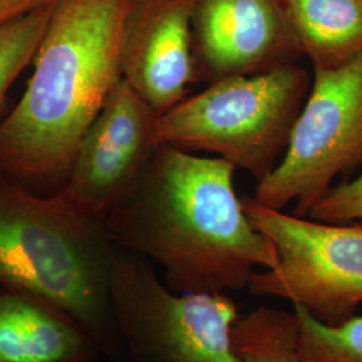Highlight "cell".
Segmentation results:
<instances>
[{
    "instance_id": "6da1fadb",
    "label": "cell",
    "mask_w": 362,
    "mask_h": 362,
    "mask_svg": "<svg viewBox=\"0 0 362 362\" xmlns=\"http://www.w3.org/2000/svg\"><path fill=\"white\" fill-rule=\"evenodd\" d=\"M235 170L220 157L158 145L105 226L117 246L157 266L173 291L245 290L257 269L278 266V254L248 219Z\"/></svg>"
},
{
    "instance_id": "7a4b0ae2",
    "label": "cell",
    "mask_w": 362,
    "mask_h": 362,
    "mask_svg": "<svg viewBox=\"0 0 362 362\" xmlns=\"http://www.w3.org/2000/svg\"><path fill=\"white\" fill-rule=\"evenodd\" d=\"M133 0H55L34 71L0 122V172L38 194L65 185L81 140L121 76Z\"/></svg>"
},
{
    "instance_id": "3957f363",
    "label": "cell",
    "mask_w": 362,
    "mask_h": 362,
    "mask_svg": "<svg viewBox=\"0 0 362 362\" xmlns=\"http://www.w3.org/2000/svg\"><path fill=\"white\" fill-rule=\"evenodd\" d=\"M119 251L104 220L61 191L35 194L0 172V287L65 310L89 333L101 356L127 362L110 303Z\"/></svg>"
},
{
    "instance_id": "277c9868",
    "label": "cell",
    "mask_w": 362,
    "mask_h": 362,
    "mask_svg": "<svg viewBox=\"0 0 362 362\" xmlns=\"http://www.w3.org/2000/svg\"><path fill=\"white\" fill-rule=\"evenodd\" d=\"M310 85L297 62L221 78L157 117L156 143L215 155L260 181L285 153Z\"/></svg>"
},
{
    "instance_id": "5b68a950",
    "label": "cell",
    "mask_w": 362,
    "mask_h": 362,
    "mask_svg": "<svg viewBox=\"0 0 362 362\" xmlns=\"http://www.w3.org/2000/svg\"><path fill=\"white\" fill-rule=\"evenodd\" d=\"M110 303L129 362H245L233 350L238 305L227 293L170 290L146 259L121 251Z\"/></svg>"
},
{
    "instance_id": "8992f818",
    "label": "cell",
    "mask_w": 362,
    "mask_h": 362,
    "mask_svg": "<svg viewBox=\"0 0 362 362\" xmlns=\"http://www.w3.org/2000/svg\"><path fill=\"white\" fill-rule=\"evenodd\" d=\"M242 204L278 254L274 270L251 276L250 293L287 299L327 326L353 318L362 305V221L325 223L287 215L248 194Z\"/></svg>"
},
{
    "instance_id": "52a82bcc",
    "label": "cell",
    "mask_w": 362,
    "mask_h": 362,
    "mask_svg": "<svg viewBox=\"0 0 362 362\" xmlns=\"http://www.w3.org/2000/svg\"><path fill=\"white\" fill-rule=\"evenodd\" d=\"M362 165V54L334 69L313 70L310 90L276 167L257 182L252 199L279 209L296 203L308 218L338 175Z\"/></svg>"
},
{
    "instance_id": "ba28073f",
    "label": "cell",
    "mask_w": 362,
    "mask_h": 362,
    "mask_svg": "<svg viewBox=\"0 0 362 362\" xmlns=\"http://www.w3.org/2000/svg\"><path fill=\"white\" fill-rule=\"evenodd\" d=\"M157 117L121 78L81 140L61 192L104 220L141 177L158 146Z\"/></svg>"
},
{
    "instance_id": "9c48e42d",
    "label": "cell",
    "mask_w": 362,
    "mask_h": 362,
    "mask_svg": "<svg viewBox=\"0 0 362 362\" xmlns=\"http://www.w3.org/2000/svg\"><path fill=\"white\" fill-rule=\"evenodd\" d=\"M199 81L251 76L302 57L286 0H191Z\"/></svg>"
},
{
    "instance_id": "30bf717a",
    "label": "cell",
    "mask_w": 362,
    "mask_h": 362,
    "mask_svg": "<svg viewBox=\"0 0 362 362\" xmlns=\"http://www.w3.org/2000/svg\"><path fill=\"white\" fill-rule=\"evenodd\" d=\"M121 76L157 116L199 82L191 0H133L121 42Z\"/></svg>"
},
{
    "instance_id": "8fae6325",
    "label": "cell",
    "mask_w": 362,
    "mask_h": 362,
    "mask_svg": "<svg viewBox=\"0 0 362 362\" xmlns=\"http://www.w3.org/2000/svg\"><path fill=\"white\" fill-rule=\"evenodd\" d=\"M94 339L65 310L0 287V362H95Z\"/></svg>"
},
{
    "instance_id": "7c38bea8",
    "label": "cell",
    "mask_w": 362,
    "mask_h": 362,
    "mask_svg": "<svg viewBox=\"0 0 362 362\" xmlns=\"http://www.w3.org/2000/svg\"><path fill=\"white\" fill-rule=\"evenodd\" d=\"M302 55L313 70L334 69L362 54V0H286Z\"/></svg>"
},
{
    "instance_id": "4fadbf2b",
    "label": "cell",
    "mask_w": 362,
    "mask_h": 362,
    "mask_svg": "<svg viewBox=\"0 0 362 362\" xmlns=\"http://www.w3.org/2000/svg\"><path fill=\"white\" fill-rule=\"evenodd\" d=\"M231 337L235 353L245 362H303L294 311L260 306L239 315Z\"/></svg>"
},
{
    "instance_id": "5bb4252c",
    "label": "cell",
    "mask_w": 362,
    "mask_h": 362,
    "mask_svg": "<svg viewBox=\"0 0 362 362\" xmlns=\"http://www.w3.org/2000/svg\"><path fill=\"white\" fill-rule=\"evenodd\" d=\"M298 322V351L303 362H362V315L339 326L314 320L293 305Z\"/></svg>"
},
{
    "instance_id": "9a60e30c",
    "label": "cell",
    "mask_w": 362,
    "mask_h": 362,
    "mask_svg": "<svg viewBox=\"0 0 362 362\" xmlns=\"http://www.w3.org/2000/svg\"><path fill=\"white\" fill-rule=\"evenodd\" d=\"M54 3L0 27V110L13 82L34 62Z\"/></svg>"
},
{
    "instance_id": "2e32d148",
    "label": "cell",
    "mask_w": 362,
    "mask_h": 362,
    "mask_svg": "<svg viewBox=\"0 0 362 362\" xmlns=\"http://www.w3.org/2000/svg\"><path fill=\"white\" fill-rule=\"evenodd\" d=\"M308 218L325 223L362 221V173L354 180L330 187L313 206Z\"/></svg>"
},
{
    "instance_id": "e0dca14e",
    "label": "cell",
    "mask_w": 362,
    "mask_h": 362,
    "mask_svg": "<svg viewBox=\"0 0 362 362\" xmlns=\"http://www.w3.org/2000/svg\"><path fill=\"white\" fill-rule=\"evenodd\" d=\"M55 0H0V27L34 13Z\"/></svg>"
}]
</instances>
